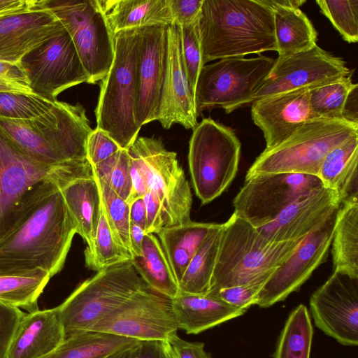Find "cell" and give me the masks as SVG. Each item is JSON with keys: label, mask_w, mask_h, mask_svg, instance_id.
<instances>
[{"label": "cell", "mask_w": 358, "mask_h": 358, "mask_svg": "<svg viewBox=\"0 0 358 358\" xmlns=\"http://www.w3.org/2000/svg\"><path fill=\"white\" fill-rule=\"evenodd\" d=\"M135 358H171L164 341H140Z\"/></svg>", "instance_id": "obj_51"}, {"label": "cell", "mask_w": 358, "mask_h": 358, "mask_svg": "<svg viewBox=\"0 0 358 358\" xmlns=\"http://www.w3.org/2000/svg\"><path fill=\"white\" fill-rule=\"evenodd\" d=\"M169 71L164 99L158 121L164 129L180 124L185 129L197 125L194 94L183 66L180 27L168 25Z\"/></svg>", "instance_id": "obj_24"}, {"label": "cell", "mask_w": 358, "mask_h": 358, "mask_svg": "<svg viewBox=\"0 0 358 358\" xmlns=\"http://www.w3.org/2000/svg\"><path fill=\"white\" fill-rule=\"evenodd\" d=\"M178 329L171 300L148 287L130 296L89 331L138 341L164 342Z\"/></svg>", "instance_id": "obj_14"}, {"label": "cell", "mask_w": 358, "mask_h": 358, "mask_svg": "<svg viewBox=\"0 0 358 358\" xmlns=\"http://www.w3.org/2000/svg\"><path fill=\"white\" fill-rule=\"evenodd\" d=\"M129 204L130 222L139 226L145 231L146 227V210L143 197L134 199Z\"/></svg>", "instance_id": "obj_55"}, {"label": "cell", "mask_w": 358, "mask_h": 358, "mask_svg": "<svg viewBox=\"0 0 358 358\" xmlns=\"http://www.w3.org/2000/svg\"><path fill=\"white\" fill-rule=\"evenodd\" d=\"M37 0H0V16L34 9Z\"/></svg>", "instance_id": "obj_52"}, {"label": "cell", "mask_w": 358, "mask_h": 358, "mask_svg": "<svg viewBox=\"0 0 358 358\" xmlns=\"http://www.w3.org/2000/svg\"><path fill=\"white\" fill-rule=\"evenodd\" d=\"M54 102L34 94L0 92V118L31 119L49 110Z\"/></svg>", "instance_id": "obj_42"}, {"label": "cell", "mask_w": 358, "mask_h": 358, "mask_svg": "<svg viewBox=\"0 0 358 358\" xmlns=\"http://www.w3.org/2000/svg\"><path fill=\"white\" fill-rule=\"evenodd\" d=\"M84 254L86 266L97 272L132 259L116 243L102 206L94 241L91 247L86 248Z\"/></svg>", "instance_id": "obj_38"}, {"label": "cell", "mask_w": 358, "mask_h": 358, "mask_svg": "<svg viewBox=\"0 0 358 358\" xmlns=\"http://www.w3.org/2000/svg\"><path fill=\"white\" fill-rule=\"evenodd\" d=\"M199 31L203 65L277 52L273 11L261 0H203Z\"/></svg>", "instance_id": "obj_2"}, {"label": "cell", "mask_w": 358, "mask_h": 358, "mask_svg": "<svg viewBox=\"0 0 358 358\" xmlns=\"http://www.w3.org/2000/svg\"><path fill=\"white\" fill-rule=\"evenodd\" d=\"M358 134L330 150L317 174L322 186L337 192L341 203L358 198Z\"/></svg>", "instance_id": "obj_28"}, {"label": "cell", "mask_w": 358, "mask_h": 358, "mask_svg": "<svg viewBox=\"0 0 358 358\" xmlns=\"http://www.w3.org/2000/svg\"><path fill=\"white\" fill-rule=\"evenodd\" d=\"M164 343L171 358H212L204 350L203 343L187 341L177 333L171 334Z\"/></svg>", "instance_id": "obj_48"}, {"label": "cell", "mask_w": 358, "mask_h": 358, "mask_svg": "<svg viewBox=\"0 0 358 358\" xmlns=\"http://www.w3.org/2000/svg\"><path fill=\"white\" fill-rule=\"evenodd\" d=\"M42 268L0 270V301L22 308L28 313L38 310V300L51 278Z\"/></svg>", "instance_id": "obj_31"}, {"label": "cell", "mask_w": 358, "mask_h": 358, "mask_svg": "<svg viewBox=\"0 0 358 358\" xmlns=\"http://www.w3.org/2000/svg\"><path fill=\"white\" fill-rule=\"evenodd\" d=\"M99 3L113 36L122 30L173 24L168 0H101Z\"/></svg>", "instance_id": "obj_27"}, {"label": "cell", "mask_w": 358, "mask_h": 358, "mask_svg": "<svg viewBox=\"0 0 358 358\" xmlns=\"http://www.w3.org/2000/svg\"><path fill=\"white\" fill-rule=\"evenodd\" d=\"M96 180L102 209L113 236L118 245L133 259L129 241V204L104 182L97 178Z\"/></svg>", "instance_id": "obj_39"}, {"label": "cell", "mask_w": 358, "mask_h": 358, "mask_svg": "<svg viewBox=\"0 0 358 358\" xmlns=\"http://www.w3.org/2000/svg\"><path fill=\"white\" fill-rule=\"evenodd\" d=\"M199 20L187 26H179L183 66L190 88L194 94L200 71L203 66L199 31Z\"/></svg>", "instance_id": "obj_43"}, {"label": "cell", "mask_w": 358, "mask_h": 358, "mask_svg": "<svg viewBox=\"0 0 358 358\" xmlns=\"http://www.w3.org/2000/svg\"><path fill=\"white\" fill-rule=\"evenodd\" d=\"M323 187L317 176L271 173L245 178L233 200L234 213L256 229L275 220L299 196Z\"/></svg>", "instance_id": "obj_13"}, {"label": "cell", "mask_w": 358, "mask_h": 358, "mask_svg": "<svg viewBox=\"0 0 358 358\" xmlns=\"http://www.w3.org/2000/svg\"><path fill=\"white\" fill-rule=\"evenodd\" d=\"M355 134L358 124L343 119L309 120L280 144L264 149L245 178L283 173L317 176L327 153Z\"/></svg>", "instance_id": "obj_6"}, {"label": "cell", "mask_w": 358, "mask_h": 358, "mask_svg": "<svg viewBox=\"0 0 358 358\" xmlns=\"http://www.w3.org/2000/svg\"><path fill=\"white\" fill-rule=\"evenodd\" d=\"M121 148L105 131L96 128L86 142V158L93 166L108 159Z\"/></svg>", "instance_id": "obj_44"}, {"label": "cell", "mask_w": 358, "mask_h": 358, "mask_svg": "<svg viewBox=\"0 0 358 358\" xmlns=\"http://www.w3.org/2000/svg\"><path fill=\"white\" fill-rule=\"evenodd\" d=\"M0 127L30 158L51 167L87 159L86 142L93 130L81 104L57 100L31 119L0 118Z\"/></svg>", "instance_id": "obj_3"}, {"label": "cell", "mask_w": 358, "mask_h": 358, "mask_svg": "<svg viewBox=\"0 0 358 358\" xmlns=\"http://www.w3.org/2000/svg\"><path fill=\"white\" fill-rule=\"evenodd\" d=\"M222 224H217L188 264L180 282V292L207 294L215 268Z\"/></svg>", "instance_id": "obj_35"}, {"label": "cell", "mask_w": 358, "mask_h": 358, "mask_svg": "<svg viewBox=\"0 0 358 358\" xmlns=\"http://www.w3.org/2000/svg\"><path fill=\"white\" fill-rule=\"evenodd\" d=\"M275 59L259 55L218 59L201 68L195 89L197 115L222 108L226 113L253 102V96L272 69Z\"/></svg>", "instance_id": "obj_9"}, {"label": "cell", "mask_w": 358, "mask_h": 358, "mask_svg": "<svg viewBox=\"0 0 358 358\" xmlns=\"http://www.w3.org/2000/svg\"><path fill=\"white\" fill-rule=\"evenodd\" d=\"M133 261L141 277L153 291L170 299L179 294L178 283L159 240L155 234L144 236L141 254Z\"/></svg>", "instance_id": "obj_33"}, {"label": "cell", "mask_w": 358, "mask_h": 358, "mask_svg": "<svg viewBox=\"0 0 358 358\" xmlns=\"http://www.w3.org/2000/svg\"><path fill=\"white\" fill-rule=\"evenodd\" d=\"M316 3L345 41L357 42L358 0H317Z\"/></svg>", "instance_id": "obj_41"}, {"label": "cell", "mask_w": 358, "mask_h": 358, "mask_svg": "<svg viewBox=\"0 0 358 358\" xmlns=\"http://www.w3.org/2000/svg\"><path fill=\"white\" fill-rule=\"evenodd\" d=\"M148 287L133 259L98 271L58 306L65 338L88 331L130 296Z\"/></svg>", "instance_id": "obj_7"}, {"label": "cell", "mask_w": 358, "mask_h": 358, "mask_svg": "<svg viewBox=\"0 0 358 358\" xmlns=\"http://www.w3.org/2000/svg\"><path fill=\"white\" fill-rule=\"evenodd\" d=\"M66 206L78 234L91 247L101 210L99 187L87 159L68 163L57 178Z\"/></svg>", "instance_id": "obj_19"}, {"label": "cell", "mask_w": 358, "mask_h": 358, "mask_svg": "<svg viewBox=\"0 0 358 358\" xmlns=\"http://www.w3.org/2000/svg\"><path fill=\"white\" fill-rule=\"evenodd\" d=\"M351 73L309 90L310 109L315 118L342 119V112L350 91L357 85Z\"/></svg>", "instance_id": "obj_37"}, {"label": "cell", "mask_w": 358, "mask_h": 358, "mask_svg": "<svg viewBox=\"0 0 358 358\" xmlns=\"http://www.w3.org/2000/svg\"><path fill=\"white\" fill-rule=\"evenodd\" d=\"M331 244L334 271L358 277V198L339 207Z\"/></svg>", "instance_id": "obj_30"}, {"label": "cell", "mask_w": 358, "mask_h": 358, "mask_svg": "<svg viewBox=\"0 0 358 358\" xmlns=\"http://www.w3.org/2000/svg\"><path fill=\"white\" fill-rule=\"evenodd\" d=\"M127 151L163 209L164 227L192 222V192L176 153L167 150L161 140L149 137H138Z\"/></svg>", "instance_id": "obj_10"}, {"label": "cell", "mask_w": 358, "mask_h": 358, "mask_svg": "<svg viewBox=\"0 0 358 358\" xmlns=\"http://www.w3.org/2000/svg\"><path fill=\"white\" fill-rule=\"evenodd\" d=\"M92 168L97 178L104 182L119 196L128 201L131 191V180L130 157L127 150H120Z\"/></svg>", "instance_id": "obj_40"}, {"label": "cell", "mask_w": 358, "mask_h": 358, "mask_svg": "<svg viewBox=\"0 0 358 358\" xmlns=\"http://www.w3.org/2000/svg\"><path fill=\"white\" fill-rule=\"evenodd\" d=\"M203 0H168L173 24L184 27L197 22Z\"/></svg>", "instance_id": "obj_49"}, {"label": "cell", "mask_w": 358, "mask_h": 358, "mask_svg": "<svg viewBox=\"0 0 358 358\" xmlns=\"http://www.w3.org/2000/svg\"><path fill=\"white\" fill-rule=\"evenodd\" d=\"M143 199L146 210L145 232V234H157L165 227L163 209L157 200L149 191L143 196Z\"/></svg>", "instance_id": "obj_50"}, {"label": "cell", "mask_w": 358, "mask_h": 358, "mask_svg": "<svg viewBox=\"0 0 358 358\" xmlns=\"http://www.w3.org/2000/svg\"><path fill=\"white\" fill-rule=\"evenodd\" d=\"M317 327L344 345L358 344V277L334 271L310 296Z\"/></svg>", "instance_id": "obj_17"}, {"label": "cell", "mask_w": 358, "mask_h": 358, "mask_svg": "<svg viewBox=\"0 0 358 358\" xmlns=\"http://www.w3.org/2000/svg\"><path fill=\"white\" fill-rule=\"evenodd\" d=\"M136 119L141 127L158 120L169 71L168 25L139 28Z\"/></svg>", "instance_id": "obj_18"}, {"label": "cell", "mask_w": 358, "mask_h": 358, "mask_svg": "<svg viewBox=\"0 0 358 358\" xmlns=\"http://www.w3.org/2000/svg\"><path fill=\"white\" fill-rule=\"evenodd\" d=\"M0 92L34 94L19 64L0 61Z\"/></svg>", "instance_id": "obj_47"}, {"label": "cell", "mask_w": 358, "mask_h": 358, "mask_svg": "<svg viewBox=\"0 0 358 358\" xmlns=\"http://www.w3.org/2000/svg\"><path fill=\"white\" fill-rule=\"evenodd\" d=\"M264 285H245L221 289L208 294L239 309L247 310L255 304L257 294Z\"/></svg>", "instance_id": "obj_45"}, {"label": "cell", "mask_w": 358, "mask_h": 358, "mask_svg": "<svg viewBox=\"0 0 358 358\" xmlns=\"http://www.w3.org/2000/svg\"><path fill=\"white\" fill-rule=\"evenodd\" d=\"M130 176L131 180V191L128 203L138 198H142L148 189L138 168L130 159Z\"/></svg>", "instance_id": "obj_53"}, {"label": "cell", "mask_w": 358, "mask_h": 358, "mask_svg": "<svg viewBox=\"0 0 358 358\" xmlns=\"http://www.w3.org/2000/svg\"><path fill=\"white\" fill-rule=\"evenodd\" d=\"M19 65L32 92L51 101L68 88L90 81L64 27L24 55Z\"/></svg>", "instance_id": "obj_12"}, {"label": "cell", "mask_w": 358, "mask_h": 358, "mask_svg": "<svg viewBox=\"0 0 358 358\" xmlns=\"http://www.w3.org/2000/svg\"><path fill=\"white\" fill-rule=\"evenodd\" d=\"M136 345L114 352L104 358H135Z\"/></svg>", "instance_id": "obj_58"}, {"label": "cell", "mask_w": 358, "mask_h": 358, "mask_svg": "<svg viewBox=\"0 0 358 358\" xmlns=\"http://www.w3.org/2000/svg\"><path fill=\"white\" fill-rule=\"evenodd\" d=\"M24 314L0 301V358H7L11 340Z\"/></svg>", "instance_id": "obj_46"}, {"label": "cell", "mask_w": 358, "mask_h": 358, "mask_svg": "<svg viewBox=\"0 0 358 358\" xmlns=\"http://www.w3.org/2000/svg\"><path fill=\"white\" fill-rule=\"evenodd\" d=\"M215 224L192 221L164 227L157 234L178 285L191 259Z\"/></svg>", "instance_id": "obj_29"}, {"label": "cell", "mask_w": 358, "mask_h": 358, "mask_svg": "<svg viewBox=\"0 0 358 358\" xmlns=\"http://www.w3.org/2000/svg\"><path fill=\"white\" fill-rule=\"evenodd\" d=\"M305 237L271 242L257 229L234 213L222 224L218 253L208 294L234 286L264 285Z\"/></svg>", "instance_id": "obj_4"}, {"label": "cell", "mask_w": 358, "mask_h": 358, "mask_svg": "<svg viewBox=\"0 0 358 358\" xmlns=\"http://www.w3.org/2000/svg\"><path fill=\"white\" fill-rule=\"evenodd\" d=\"M63 27L46 9L0 16V61L19 64L24 55Z\"/></svg>", "instance_id": "obj_23"}, {"label": "cell", "mask_w": 358, "mask_h": 358, "mask_svg": "<svg viewBox=\"0 0 358 358\" xmlns=\"http://www.w3.org/2000/svg\"><path fill=\"white\" fill-rule=\"evenodd\" d=\"M253 122L263 132L270 149L290 136L306 122L316 119L310 106L309 90H297L252 103Z\"/></svg>", "instance_id": "obj_21"}, {"label": "cell", "mask_w": 358, "mask_h": 358, "mask_svg": "<svg viewBox=\"0 0 358 358\" xmlns=\"http://www.w3.org/2000/svg\"><path fill=\"white\" fill-rule=\"evenodd\" d=\"M145 234V231L142 228L130 222L129 241L133 259L141 255L142 250V242Z\"/></svg>", "instance_id": "obj_56"}, {"label": "cell", "mask_w": 358, "mask_h": 358, "mask_svg": "<svg viewBox=\"0 0 358 358\" xmlns=\"http://www.w3.org/2000/svg\"><path fill=\"white\" fill-rule=\"evenodd\" d=\"M341 205L337 192L322 187L303 194L258 231L274 243L305 237Z\"/></svg>", "instance_id": "obj_20"}, {"label": "cell", "mask_w": 358, "mask_h": 358, "mask_svg": "<svg viewBox=\"0 0 358 358\" xmlns=\"http://www.w3.org/2000/svg\"><path fill=\"white\" fill-rule=\"evenodd\" d=\"M261 1L271 8L273 7L299 8L306 3V0H261Z\"/></svg>", "instance_id": "obj_57"}, {"label": "cell", "mask_w": 358, "mask_h": 358, "mask_svg": "<svg viewBox=\"0 0 358 358\" xmlns=\"http://www.w3.org/2000/svg\"><path fill=\"white\" fill-rule=\"evenodd\" d=\"M338 210L301 241L291 256L270 276L257 296L255 304L268 308L297 291L327 258Z\"/></svg>", "instance_id": "obj_16"}, {"label": "cell", "mask_w": 358, "mask_h": 358, "mask_svg": "<svg viewBox=\"0 0 358 358\" xmlns=\"http://www.w3.org/2000/svg\"><path fill=\"white\" fill-rule=\"evenodd\" d=\"M171 300L178 329L188 334L201 333L246 312L208 294L179 292Z\"/></svg>", "instance_id": "obj_26"}, {"label": "cell", "mask_w": 358, "mask_h": 358, "mask_svg": "<svg viewBox=\"0 0 358 358\" xmlns=\"http://www.w3.org/2000/svg\"><path fill=\"white\" fill-rule=\"evenodd\" d=\"M64 339L59 306L25 313L13 336L7 358H43Z\"/></svg>", "instance_id": "obj_25"}, {"label": "cell", "mask_w": 358, "mask_h": 358, "mask_svg": "<svg viewBox=\"0 0 358 358\" xmlns=\"http://www.w3.org/2000/svg\"><path fill=\"white\" fill-rule=\"evenodd\" d=\"M278 57L303 52L315 46L317 32L300 8L273 7Z\"/></svg>", "instance_id": "obj_32"}, {"label": "cell", "mask_w": 358, "mask_h": 358, "mask_svg": "<svg viewBox=\"0 0 358 358\" xmlns=\"http://www.w3.org/2000/svg\"><path fill=\"white\" fill-rule=\"evenodd\" d=\"M57 177L30 187L1 222L0 270L62 269L77 230Z\"/></svg>", "instance_id": "obj_1"}, {"label": "cell", "mask_w": 358, "mask_h": 358, "mask_svg": "<svg viewBox=\"0 0 358 358\" xmlns=\"http://www.w3.org/2000/svg\"><path fill=\"white\" fill-rule=\"evenodd\" d=\"M66 164L51 167L34 161L0 127V224L30 187L43 180L57 177Z\"/></svg>", "instance_id": "obj_22"}, {"label": "cell", "mask_w": 358, "mask_h": 358, "mask_svg": "<svg viewBox=\"0 0 358 358\" xmlns=\"http://www.w3.org/2000/svg\"><path fill=\"white\" fill-rule=\"evenodd\" d=\"M345 62L317 45L278 57L253 96V101L297 90H311L350 75Z\"/></svg>", "instance_id": "obj_15"}, {"label": "cell", "mask_w": 358, "mask_h": 358, "mask_svg": "<svg viewBox=\"0 0 358 358\" xmlns=\"http://www.w3.org/2000/svg\"><path fill=\"white\" fill-rule=\"evenodd\" d=\"M51 11L71 36L94 84L107 75L114 57L112 34L99 0H37L34 9Z\"/></svg>", "instance_id": "obj_11"}, {"label": "cell", "mask_w": 358, "mask_h": 358, "mask_svg": "<svg viewBox=\"0 0 358 358\" xmlns=\"http://www.w3.org/2000/svg\"><path fill=\"white\" fill-rule=\"evenodd\" d=\"M313 336L308 309L305 305L299 304L288 316L274 358H310Z\"/></svg>", "instance_id": "obj_36"}, {"label": "cell", "mask_w": 358, "mask_h": 358, "mask_svg": "<svg viewBox=\"0 0 358 358\" xmlns=\"http://www.w3.org/2000/svg\"><path fill=\"white\" fill-rule=\"evenodd\" d=\"M138 342L110 334L84 331L65 338L53 352L43 358H104Z\"/></svg>", "instance_id": "obj_34"}, {"label": "cell", "mask_w": 358, "mask_h": 358, "mask_svg": "<svg viewBox=\"0 0 358 358\" xmlns=\"http://www.w3.org/2000/svg\"><path fill=\"white\" fill-rule=\"evenodd\" d=\"M139 34V29H131L114 35L113 60L101 80L95 109L96 128L127 150L138 138L141 129L136 119Z\"/></svg>", "instance_id": "obj_5"}, {"label": "cell", "mask_w": 358, "mask_h": 358, "mask_svg": "<svg viewBox=\"0 0 358 358\" xmlns=\"http://www.w3.org/2000/svg\"><path fill=\"white\" fill-rule=\"evenodd\" d=\"M357 85L349 93L342 112V119L346 121L358 124V101Z\"/></svg>", "instance_id": "obj_54"}, {"label": "cell", "mask_w": 358, "mask_h": 358, "mask_svg": "<svg viewBox=\"0 0 358 358\" xmlns=\"http://www.w3.org/2000/svg\"><path fill=\"white\" fill-rule=\"evenodd\" d=\"M241 144L234 131L211 118L193 129L188 162L195 193L207 204L227 189L238 167Z\"/></svg>", "instance_id": "obj_8"}]
</instances>
